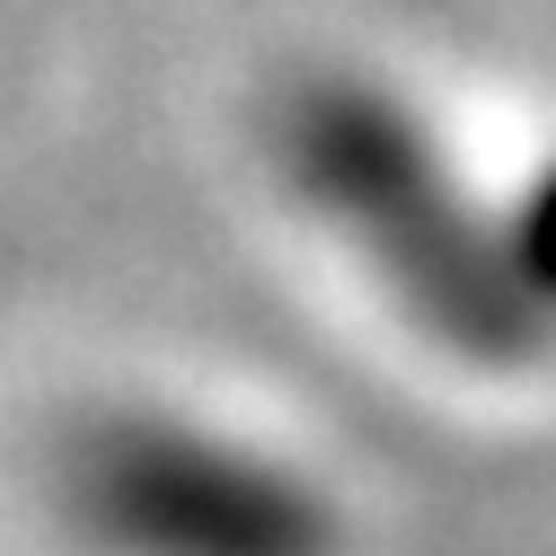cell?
Segmentation results:
<instances>
[{
    "label": "cell",
    "instance_id": "obj_2",
    "mask_svg": "<svg viewBox=\"0 0 556 556\" xmlns=\"http://www.w3.org/2000/svg\"><path fill=\"white\" fill-rule=\"evenodd\" d=\"M62 513L98 556H344L336 504L283 459L177 415H106L62 459Z\"/></svg>",
    "mask_w": 556,
    "mask_h": 556
},
{
    "label": "cell",
    "instance_id": "obj_3",
    "mask_svg": "<svg viewBox=\"0 0 556 556\" xmlns=\"http://www.w3.org/2000/svg\"><path fill=\"white\" fill-rule=\"evenodd\" d=\"M504 239H513V265H521L530 301L556 318V160L504 203Z\"/></svg>",
    "mask_w": 556,
    "mask_h": 556
},
{
    "label": "cell",
    "instance_id": "obj_1",
    "mask_svg": "<svg viewBox=\"0 0 556 556\" xmlns=\"http://www.w3.org/2000/svg\"><path fill=\"white\" fill-rule=\"evenodd\" d=\"M292 186L336 222L344 248L397 292V309L442 354L477 371L556 363V318L530 301L504 213H485L442 142L371 80H309L283 106Z\"/></svg>",
    "mask_w": 556,
    "mask_h": 556
}]
</instances>
